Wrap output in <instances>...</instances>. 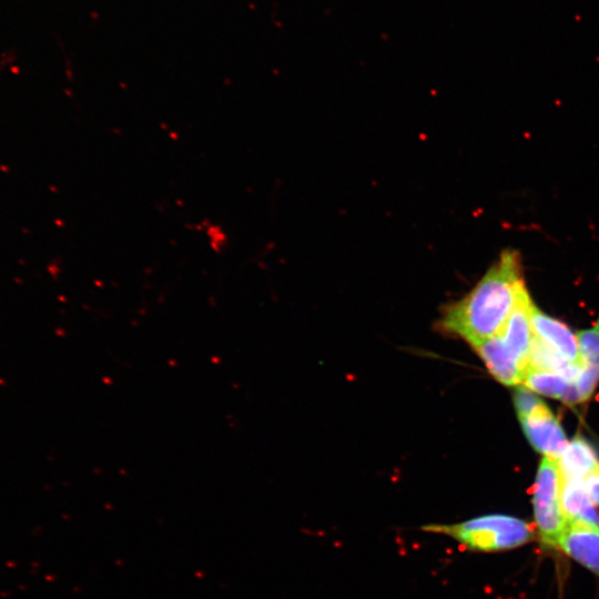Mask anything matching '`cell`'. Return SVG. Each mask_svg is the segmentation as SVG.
<instances>
[{
  "instance_id": "7",
  "label": "cell",
  "mask_w": 599,
  "mask_h": 599,
  "mask_svg": "<svg viewBox=\"0 0 599 599\" xmlns=\"http://www.w3.org/2000/svg\"><path fill=\"white\" fill-rule=\"evenodd\" d=\"M530 324L534 335L549 344L570 364L582 366L577 337L565 323L545 314L532 302Z\"/></svg>"
},
{
  "instance_id": "10",
  "label": "cell",
  "mask_w": 599,
  "mask_h": 599,
  "mask_svg": "<svg viewBox=\"0 0 599 599\" xmlns=\"http://www.w3.org/2000/svg\"><path fill=\"white\" fill-rule=\"evenodd\" d=\"M562 477L582 479L599 467V458L592 446L581 436L568 443L558 459Z\"/></svg>"
},
{
  "instance_id": "14",
  "label": "cell",
  "mask_w": 599,
  "mask_h": 599,
  "mask_svg": "<svg viewBox=\"0 0 599 599\" xmlns=\"http://www.w3.org/2000/svg\"><path fill=\"white\" fill-rule=\"evenodd\" d=\"M514 404L520 419L532 414L544 402L525 385H518L514 393Z\"/></svg>"
},
{
  "instance_id": "12",
  "label": "cell",
  "mask_w": 599,
  "mask_h": 599,
  "mask_svg": "<svg viewBox=\"0 0 599 599\" xmlns=\"http://www.w3.org/2000/svg\"><path fill=\"white\" fill-rule=\"evenodd\" d=\"M580 368V366L570 364L541 338L532 336L528 355V369L557 373L570 382H576Z\"/></svg>"
},
{
  "instance_id": "4",
  "label": "cell",
  "mask_w": 599,
  "mask_h": 599,
  "mask_svg": "<svg viewBox=\"0 0 599 599\" xmlns=\"http://www.w3.org/2000/svg\"><path fill=\"white\" fill-rule=\"evenodd\" d=\"M519 420L531 446L544 457L558 460L569 441L549 407L544 403L528 417Z\"/></svg>"
},
{
  "instance_id": "11",
  "label": "cell",
  "mask_w": 599,
  "mask_h": 599,
  "mask_svg": "<svg viewBox=\"0 0 599 599\" xmlns=\"http://www.w3.org/2000/svg\"><path fill=\"white\" fill-rule=\"evenodd\" d=\"M522 384L537 394L560 399L568 405L580 402L576 383L557 373L528 369Z\"/></svg>"
},
{
  "instance_id": "16",
  "label": "cell",
  "mask_w": 599,
  "mask_h": 599,
  "mask_svg": "<svg viewBox=\"0 0 599 599\" xmlns=\"http://www.w3.org/2000/svg\"><path fill=\"white\" fill-rule=\"evenodd\" d=\"M582 481L585 490L592 504L596 507L599 506V467L590 471Z\"/></svg>"
},
{
  "instance_id": "6",
  "label": "cell",
  "mask_w": 599,
  "mask_h": 599,
  "mask_svg": "<svg viewBox=\"0 0 599 599\" xmlns=\"http://www.w3.org/2000/svg\"><path fill=\"white\" fill-rule=\"evenodd\" d=\"M557 548L599 576V525L569 521Z\"/></svg>"
},
{
  "instance_id": "9",
  "label": "cell",
  "mask_w": 599,
  "mask_h": 599,
  "mask_svg": "<svg viewBox=\"0 0 599 599\" xmlns=\"http://www.w3.org/2000/svg\"><path fill=\"white\" fill-rule=\"evenodd\" d=\"M561 502L569 521L599 525V515L585 490L582 479L561 476Z\"/></svg>"
},
{
  "instance_id": "13",
  "label": "cell",
  "mask_w": 599,
  "mask_h": 599,
  "mask_svg": "<svg viewBox=\"0 0 599 599\" xmlns=\"http://www.w3.org/2000/svg\"><path fill=\"white\" fill-rule=\"evenodd\" d=\"M576 337L582 366L599 369V319L592 327L578 332Z\"/></svg>"
},
{
  "instance_id": "15",
  "label": "cell",
  "mask_w": 599,
  "mask_h": 599,
  "mask_svg": "<svg viewBox=\"0 0 599 599\" xmlns=\"http://www.w3.org/2000/svg\"><path fill=\"white\" fill-rule=\"evenodd\" d=\"M598 382L599 369L585 366L580 368L579 375L575 382L580 402H586L591 397Z\"/></svg>"
},
{
  "instance_id": "8",
  "label": "cell",
  "mask_w": 599,
  "mask_h": 599,
  "mask_svg": "<svg viewBox=\"0 0 599 599\" xmlns=\"http://www.w3.org/2000/svg\"><path fill=\"white\" fill-rule=\"evenodd\" d=\"M473 348L499 383L506 386L522 384L526 372L506 349L498 335L473 346Z\"/></svg>"
},
{
  "instance_id": "5",
  "label": "cell",
  "mask_w": 599,
  "mask_h": 599,
  "mask_svg": "<svg viewBox=\"0 0 599 599\" xmlns=\"http://www.w3.org/2000/svg\"><path fill=\"white\" fill-rule=\"evenodd\" d=\"M531 303L529 292L525 290L504 327L497 334L506 349L525 372L528 370V355L534 336L530 324Z\"/></svg>"
},
{
  "instance_id": "2",
  "label": "cell",
  "mask_w": 599,
  "mask_h": 599,
  "mask_svg": "<svg viewBox=\"0 0 599 599\" xmlns=\"http://www.w3.org/2000/svg\"><path fill=\"white\" fill-rule=\"evenodd\" d=\"M422 531L446 536L468 551L499 552L515 549L531 541V525L518 517L489 514L455 524H428Z\"/></svg>"
},
{
  "instance_id": "3",
  "label": "cell",
  "mask_w": 599,
  "mask_h": 599,
  "mask_svg": "<svg viewBox=\"0 0 599 599\" xmlns=\"http://www.w3.org/2000/svg\"><path fill=\"white\" fill-rule=\"evenodd\" d=\"M534 516L544 545L557 547L568 526L561 502V474L558 460H540L532 491Z\"/></svg>"
},
{
  "instance_id": "1",
  "label": "cell",
  "mask_w": 599,
  "mask_h": 599,
  "mask_svg": "<svg viewBox=\"0 0 599 599\" xmlns=\"http://www.w3.org/2000/svg\"><path fill=\"white\" fill-rule=\"evenodd\" d=\"M525 290L521 255L506 248L471 291L441 308L438 331L473 347L501 331Z\"/></svg>"
}]
</instances>
